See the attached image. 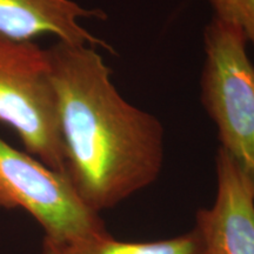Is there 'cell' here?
<instances>
[{
  "label": "cell",
  "instance_id": "3",
  "mask_svg": "<svg viewBox=\"0 0 254 254\" xmlns=\"http://www.w3.org/2000/svg\"><path fill=\"white\" fill-rule=\"evenodd\" d=\"M0 123L13 129L25 151L64 173L55 88L47 50L0 34Z\"/></svg>",
  "mask_w": 254,
  "mask_h": 254
},
{
  "label": "cell",
  "instance_id": "6",
  "mask_svg": "<svg viewBox=\"0 0 254 254\" xmlns=\"http://www.w3.org/2000/svg\"><path fill=\"white\" fill-rule=\"evenodd\" d=\"M106 19L100 9L81 7L72 0H0V34L17 40L55 36L58 41L103 47L112 55L110 44L80 25L81 19Z\"/></svg>",
  "mask_w": 254,
  "mask_h": 254
},
{
  "label": "cell",
  "instance_id": "9",
  "mask_svg": "<svg viewBox=\"0 0 254 254\" xmlns=\"http://www.w3.org/2000/svg\"><path fill=\"white\" fill-rule=\"evenodd\" d=\"M43 254H71V251L67 246L44 238Z\"/></svg>",
  "mask_w": 254,
  "mask_h": 254
},
{
  "label": "cell",
  "instance_id": "4",
  "mask_svg": "<svg viewBox=\"0 0 254 254\" xmlns=\"http://www.w3.org/2000/svg\"><path fill=\"white\" fill-rule=\"evenodd\" d=\"M0 209H23L45 238L75 247L109 233L100 213L85 204L62 172L0 136Z\"/></svg>",
  "mask_w": 254,
  "mask_h": 254
},
{
  "label": "cell",
  "instance_id": "1",
  "mask_svg": "<svg viewBox=\"0 0 254 254\" xmlns=\"http://www.w3.org/2000/svg\"><path fill=\"white\" fill-rule=\"evenodd\" d=\"M47 53L64 174L85 204L100 213L158 179L164 164V126L119 93L93 46L57 41Z\"/></svg>",
  "mask_w": 254,
  "mask_h": 254
},
{
  "label": "cell",
  "instance_id": "5",
  "mask_svg": "<svg viewBox=\"0 0 254 254\" xmlns=\"http://www.w3.org/2000/svg\"><path fill=\"white\" fill-rule=\"evenodd\" d=\"M217 195L196 212L194 230L205 254H254V193L224 150L215 158Z\"/></svg>",
  "mask_w": 254,
  "mask_h": 254
},
{
  "label": "cell",
  "instance_id": "2",
  "mask_svg": "<svg viewBox=\"0 0 254 254\" xmlns=\"http://www.w3.org/2000/svg\"><path fill=\"white\" fill-rule=\"evenodd\" d=\"M234 24L213 15L204 31L200 99L230 155L254 193V65Z\"/></svg>",
  "mask_w": 254,
  "mask_h": 254
},
{
  "label": "cell",
  "instance_id": "7",
  "mask_svg": "<svg viewBox=\"0 0 254 254\" xmlns=\"http://www.w3.org/2000/svg\"><path fill=\"white\" fill-rule=\"evenodd\" d=\"M71 254H205L199 234L193 228L189 233L158 241H122L110 233L68 247Z\"/></svg>",
  "mask_w": 254,
  "mask_h": 254
},
{
  "label": "cell",
  "instance_id": "8",
  "mask_svg": "<svg viewBox=\"0 0 254 254\" xmlns=\"http://www.w3.org/2000/svg\"><path fill=\"white\" fill-rule=\"evenodd\" d=\"M215 17L234 24L254 47V0H208Z\"/></svg>",
  "mask_w": 254,
  "mask_h": 254
}]
</instances>
